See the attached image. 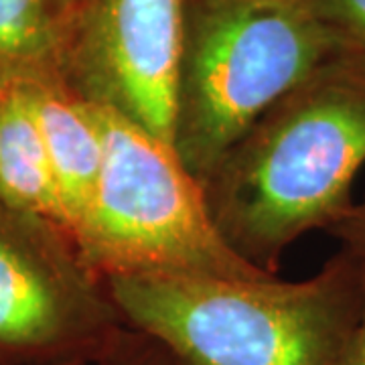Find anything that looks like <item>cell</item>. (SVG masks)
<instances>
[{
    "instance_id": "cell-1",
    "label": "cell",
    "mask_w": 365,
    "mask_h": 365,
    "mask_svg": "<svg viewBox=\"0 0 365 365\" xmlns=\"http://www.w3.org/2000/svg\"><path fill=\"white\" fill-rule=\"evenodd\" d=\"M364 165L365 55L341 49L270 106L201 185L232 250L278 274L288 246L351 211Z\"/></svg>"
},
{
    "instance_id": "cell-2",
    "label": "cell",
    "mask_w": 365,
    "mask_h": 365,
    "mask_svg": "<svg viewBox=\"0 0 365 365\" xmlns=\"http://www.w3.org/2000/svg\"><path fill=\"white\" fill-rule=\"evenodd\" d=\"M106 287L122 321L175 365H343L364 311V262L341 248L300 282L143 274Z\"/></svg>"
},
{
    "instance_id": "cell-3",
    "label": "cell",
    "mask_w": 365,
    "mask_h": 365,
    "mask_svg": "<svg viewBox=\"0 0 365 365\" xmlns=\"http://www.w3.org/2000/svg\"><path fill=\"white\" fill-rule=\"evenodd\" d=\"M345 49L309 0H205L185 6L173 148L203 182L254 122Z\"/></svg>"
},
{
    "instance_id": "cell-4",
    "label": "cell",
    "mask_w": 365,
    "mask_h": 365,
    "mask_svg": "<svg viewBox=\"0 0 365 365\" xmlns=\"http://www.w3.org/2000/svg\"><path fill=\"white\" fill-rule=\"evenodd\" d=\"M96 112L104 157L76 246L104 282L143 274L274 276L244 260L223 240L203 185L170 144L110 108L96 106Z\"/></svg>"
},
{
    "instance_id": "cell-5",
    "label": "cell",
    "mask_w": 365,
    "mask_h": 365,
    "mask_svg": "<svg viewBox=\"0 0 365 365\" xmlns=\"http://www.w3.org/2000/svg\"><path fill=\"white\" fill-rule=\"evenodd\" d=\"M124 325L71 235L0 199V365H96Z\"/></svg>"
},
{
    "instance_id": "cell-6",
    "label": "cell",
    "mask_w": 365,
    "mask_h": 365,
    "mask_svg": "<svg viewBox=\"0 0 365 365\" xmlns=\"http://www.w3.org/2000/svg\"><path fill=\"white\" fill-rule=\"evenodd\" d=\"M185 47V0H88L66 16L61 76L173 146Z\"/></svg>"
},
{
    "instance_id": "cell-7",
    "label": "cell",
    "mask_w": 365,
    "mask_h": 365,
    "mask_svg": "<svg viewBox=\"0 0 365 365\" xmlns=\"http://www.w3.org/2000/svg\"><path fill=\"white\" fill-rule=\"evenodd\" d=\"M51 163L67 234L83 222L102 169L104 140L96 106L79 98L63 76L21 81Z\"/></svg>"
},
{
    "instance_id": "cell-8",
    "label": "cell",
    "mask_w": 365,
    "mask_h": 365,
    "mask_svg": "<svg viewBox=\"0 0 365 365\" xmlns=\"http://www.w3.org/2000/svg\"><path fill=\"white\" fill-rule=\"evenodd\" d=\"M0 199L66 230L37 118L23 83L11 79H0Z\"/></svg>"
},
{
    "instance_id": "cell-9",
    "label": "cell",
    "mask_w": 365,
    "mask_h": 365,
    "mask_svg": "<svg viewBox=\"0 0 365 365\" xmlns=\"http://www.w3.org/2000/svg\"><path fill=\"white\" fill-rule=\"evenodd\" d=\"M63 29L57 0H0V79L59 76Z\"/></svg>"
},
{
    "instance_id": "cell-10",
    "label": "cell",
    "mask_w": 365,
    "mask_h": 365,
    "mask_svg": "<svg viewBox=\"0 0 365 365\" xmlns=\"http://www.w3.org/2000/svg\"><path fill=\"white\" fill-rule=\"evenodd\" d=\"M309 4L345 49L365 55V0H309Z\"/></svg>"
},
{
    "instance_id": "cell-11",
    "label": "cell",
    "mask_w": 365,
    "mask_h": 365,
    "mask_svg": "<svg viewBox=\"0 0 365 365\" xmlns=\"http://www.w3.org/2000/svg\"><path fill=\"white\" fill-rule=\"evenodd\" d=\"M329 234L339 240L343 250L365 260V197L361 201H355L351 211L337 225H333Z\"/></svg>"
},
{
    "instance_id": "cell-12",
    "label": "cell",
    "mask_w": 365,
    "mask_h": 365,
    "mask_svg": "<svg viewBox=\"0 0 365 365\" xmlns=\"http://www.w3.org/2000/svg\"><path fill=\"white\" fill-rule=\"evenodd\" d=\"M361 262H364V311H361L359 325H357V331L353 335L351 345L347 349L343 365H365V260Z\"/></svg>"
},
{
    "instance_id": "cell-13",
    "label": "cell",
    "mask_w": 365,
    "mask_h": 365,
    "mask_svg": "<svg viewBox=\"0 0 365 365\" xmlns=\"http://www.w3.org/2000/svg\"><path fill=\"white\" fill-rule=\"evenodd\" d=\"M57 2L61 4V9H63V11H67L69 6H73V2H76V0H57Z\"/></svg>"
},
{
    "instance_id": "cell-14",
    "label": "cell",
    "mask_w": 365,
    "mask_h": 365,
    "mask_svg": "<svg viewBox=\"0 0 365 365\" xmlns=\"http://www.w3.org/2000/svg\"><path fill=\"white\" fill-rule=\"evenodd\" d=\"M96 365H100V364H96Z\"/></svg>"
}]
</instances>
